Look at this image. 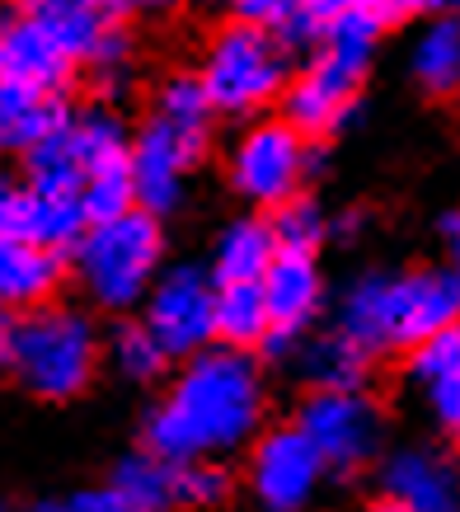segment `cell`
<instances>
[{"label": "cell", "instance_id": "40", "mask_svg": "<svg viewBox=\"0 0 460 512\" xmlns=\"http://www.w3.org/2000/svg\"><path fill=\"white\" fill-rule=\"evenodd\" d=\"M357 226H362V217H353V212H348V217H338V226H329V231H334V235H343V240H353V235H357Z\"/></svg>", "mask_w": 460, "mask_h": 512}, {"label": "cell", "instance_id": "1", "mask_svg": "<svg viewBox=\"0 0 460 512\" xmlns=\"http://www.w3.org/2000/svg\"><path fill=\"white\" fill-rule=\"evenodd\" d=\"M263 419V381L249 353L235 348H207L188 357L174 390L151 409L146 419V451L188 466V461H212L226 451L245 447Z\"/></svg>", "mask_w": 460, "mask_h": 512}, {"label": "cell", "instance_id": "2", "mask_svg": "<svg viewBox=\"0 0 460 512\" xmlns=\"http://www.w3.org/2000/svg\"><path fill=\"white\" fill-rule=\"evenodd\" d=\"M460 325V282L446 268L362 273L338 296V334L357 348H418L423 339Z\"/></svg>", "mask_w": 460, "mask_h": 512}, {"label": "cell", "instance_id": "5", "mask_svg": "<svg viewBox=\"0 0 460 512\" xmlns=\"http://www.w3.org/2000/svg\"><path fill=\"white\" fill-rule=\"evenodd\" d=\"M76 278L90 301H99L104 311H127L146 301L165 268V231L151 212L132 207L127 217L90 226L80 235V245L71 249Z\"/></svg>", "mask_w": 460, "mask_h": 512}, {"label": "cell", "instance_id": "35", "mask_svg": "<svg viewBox=\"0 0 460 512\" xmlns=\"http://www.w3.org/2000/svg\"><path fill=\"white\" fill-rule=\"evenodd\" d=\"M76 503V512H132V503H127L113 484H99V489H85V494L71 498Z\"/></svg>", "mask_w": 460, "mask_h": 512}, {"label": "cell", "instance_id": "20", "mask_svg": "<svg viewBox=\"0 0 460 512\" xmlns=\"http://www.w3.org/2000/svg\"><path fill=\"white\" fill-rule=\"evenodd\" d=\"M273 339V320H268V301H263L259 282H235V287H216V343L249 353Z\"/></svg>", "mask_w": 460, "mask_h": 512}, {"label": "cell", "instance_id": "42", "mask_svg": "<svg viewBox=\"0 0 460 512\" xmlns=\"http://www.w3.org/2000/svg\"><path fill=\"white\" fill-rule=\"evenodd\" d=\"M179 0H141V10H174Z\"/></svg>", "mask_w": 460, "mask_h": 512}, {"label": "cell", "instance_id": "27", "mask_svg": "<svg viewBox=\"0 0 460 512\" xmlns=\"http://www.w3.org/2000/svg\"><path fill=\"white\" fill-rule=\"evenodd\" d=\"M113 362H118V372L127 381H155V376L165 372L169 353L155 343V334L146 325H123L113 334Z\"/></svg>", "mask_w": 460, "mask_h": 512}, {"label": "cell", "instance_id": "30", "mask_svg": "<svg viewBox=\"0 0 460 512\" xmlns=\"http://www.w3.org/2000/svg\"><path fill=\"white\" fill-rule=\"evenodd\" d=\"M451 372H460V325L442 329V334H432L414 348V376L423 381V390L446 381Z\"/></svg>", "mask_w": 460, "mask_h": 512}, {"label": "cell", "instance_id": "36", "mask_svg": "<svg viewBox=\"0 0 460 512\" xmlns=\"http://www.w3.org/2000/svg\"><path fill=\"white\" fill-rule=\"evenodd\" d=\"M437 231H442L446 259H451V268H446V273L460 282V207H456V212H446V217L437 221Z\"/></svg>", "mask_w": 460, "mask_h": 512}, {"label": "cell", "instance_id": "45", "mask_svg": "<svg viewBox=\"0 0 460 512\" xmlns=\"http://www.w3.org/2000/svg\"><path fill=\"white\" fill-rule=\"evenodd\" d=\"M0 80H5V62H0Z\"/></svg>", "mask_w": 460, "mask_h": 512}, {"label": "cell", "instance_id": "31", "mask_svg": "<svg viewBox=\"0 0 460 512\" xmlns=\"http://www.w3.org/2000/svg\"><path fill=\"white\" fill-rule=\"evenodd\" d=\"M85 66L99 76V85H104V90H118V85L127 80V66H132V33L118 29V24H108V29L99 33L94 52L85 57Z\"/></svg>", "mask_w": 460, "mask_h": 512}, {"label": "cell", "instance_id": "41", "mask_svg": "<svg viewBox=\"0 0 460 512\" xmlns=\"http://www.w3.org/2000/svg\"><path fill=\"white\" fill-rule=\"evenodd\" d=\"M33 512H76V503H71V498H66V503L62 498H47V503H38Z\"/></svg>", "mask_w": 460, "mask_h": 512}, {"label": "cell", "instance_id": "19", "mask_svg": "<svg viewBox=\"0 0 460 512\" xmlns=\"http://www.w3.org/2000/svg\"><path fill=\"white\" fill-rule=\"evenodd\" d=\"M15 15L33 19L38 29H47L66 47L71 62H85L99 43V33L108 29V19L94 10L90 0H15Z\"/></svg>", "mask_w": 460, "mask_h": 512}, {"label": "cell", "instance_id": "21", "mask_svg": "<svg viewBox=\"0 0 460 512\" xmlns=\"http://www.w3.org/2000/svg\"><path fill=\"white\" fill-rule=\"evenodd\" d=\"M409 71L428 94L460 90V19H428L409 47Z\"/></svg>", "mask_w": 460, "mask_h": 512}, {"label": "cell", "instance_id": "13", "mask_svg": "<svg viewBox=\"0 0 460 512\" xmlns=\"http://www.w3.org/2000/svg\"><path fill=\"white\" fill-rule=\"evenodd\" d=\"M71 118H76V109L66 104V94L19 85V80H0V151L29 156L33 146L62 137Z\"/></svg>", "mask_w": 460, "mask_h": 512}, {"label": "cell", "instance_id": "10", "mask_svg": "<svg viewBox=\"0 0 460 512\" xmlns=\"http://www.w3.org/2000/svg\"><path fill=\"white\" fill-rule=\"evenodd\" d=\"M324 461L301 428H277L249 456V489L268 512H301L320 494Z\"/></svg>", "mask_w": 460, "mask_h": 512}, {"label": "cell", "instance_id": "44", "mask_svg": "<svg viewBox=\"0 0 460 512\" xmlns=\"http://www.w3.org/2000/svg\"><path fill=\"white\" fill-rule=\"evenodd\" d=\"M0 348H5V325H0Z\"/></svg>", "mask_w": 460, "mask_h": 512}, {"label": "cell", "instance_id": "28", "mask_svg": "<svg viewBox=\"0 0 460 512\" xmlns=\"http://www.w3.org/2000/svg\"><path fill=\"white\" fill-rule=\"evenodd\" d=\"M230 494V475L212 461H188V466H174V503H188V508H212Z\"/></svg>", "mask_w": 460, "mask_h": 512}, {"label": "cell", "instance_id": "32", "mask_svg": "<svg viewBox=\"0 0 460 512\" xmlns=\"http://www.w3.org/2000/svg\"><path fill=\"white\" fill-rule=\"evenodd\" d=\"M29 207H33L29 184L19 174H0V235L29 240Z\"/></svg>", "mask_w": 460, "mask_h": 512}, {"label": "cell", "instance_id": "17", "mask_svg": "<svg viewBox=\"0 0 460 512\" xmlns=\"http://www.w3.org/2000/svg\"><path fill=\"white\" fill-rule=\"evenodd\" d=\"M277 259V240L273 226L263 217H240L230 221L226 231L216 235L212 245V273L216 287H235V282H263L268 264Z\"/></svg>", "mask_w": 460, "mask_h": 512}, {"label": "cell", "instance_id": "37", "mask_svg": "<svg viewBox=\"0 0 460 512\" xmlns=\"http://www.w3.org/2000/svg\"><path fill=\"white\" fill-rule=\"evenodd\" d=\"M362 10H371V15L381 19H404V15H414L418 10V0H362Z\"/></svg>", "mask_w": 460, "mask_h": 512}, {"label": "cell", "instance_id": "12", "mask_svg": "<svg viewBox=\"0 0 460 512\" xmlns=\"http://www.w3.org/2000/svg\"><path fill=\"white\" fill-rule=\"evenodd\" d=\"M263 301H268V320L273 334H301V329L320 315L324 306V278L315 254H296V249H277V259L263 273Z\"/></svg>", "mask_w": 460, "mask_h": 512}, {"label": "cell", "instance_id": "18", "mask_svg": "<svg viewBox=\"0 0 460 512\" xmlns=\"http://www.w3.org/2000/svg\"><path fill=\"white\" fill-rule=\"evenodd\" d=\"M353 99L357 94L338 90L334 80H324L320 71H301L292 76L287 94H282V123H292L301 137H329L353 118Z\"/></svg>", "mask_w": 460, "mask_h": 512}, {"label": "cell", "instance_id": "46", "mask_svg": "<svg viewBox=\"0 0 460 512\" xmlns=\"http://www.w3.org/2000/svg\"><path fill=\"white\" fill-rule=\"evenodd\" d=\"M0 512H5V508H0Z\"/></svg>", "mask_w": 460, "mask_h": 512}, {"label": "cell", "instance_id": "39", "mask_svg": "<svg viewBox=\"0 0 460 512\" xmlns=\"http://www.w3.org/2000/svg\"><path fill=\"white\" fill-rule=\"evenodd\" d=\"M418 10H428L432 19H460V0H418Z\"/></svg>", "mask_w": 460, "mask_h": 512}, {"label": "cell", "instance_id": "43", "mask_svg": "<svg viewBox=\"0 0 460 512\" xmlns=\"http://www.w3.org/2000/svg\"><path fill=\"white\" fill-rule=\"evenodd\" d=\"M371 512H404V508H399V503H390V498H385V503H376V508H371Z\"/></svg>", "mask_w": 460, "mask_h": 512}, {"label": "cell", "instance_id": "16", "mask_svg": "<svg viewBox=\"0 0 460 512\" xmlns=\"http://www.w3.org/2000/svg\"><path fill=\"white\" fill-rule=\"evenodd\" d=\"M66 259L52 249L19 240V235H0V311H38L47 296L62 287Z\"/></svg>", "mask_w": 460, "mask_h": 512}, {"label": "cell", "instance_id": "22", "mask_svg": "<svg viewBox=\"0 0 460 512\" xmlns=\"http://www.w3.org/2000/svg\"><path fill=\"white\" fill-rule=\"evenodd\" d=\"M367 348H357L348 334H315V339L301 348V376H306L315 390H362V376H367Z\"/></svg>", "mask_w": 460, "mask_h": 512}, {"label": "cell", "instance_id": "9", "mask_svg": "<svg viewBox=\"0 0 460 512\" xmlns=\"http://www.w3.org/2000/svg\"><path fill=\"white\" fill-rule=\"evenodd\" d=\"M207 146L198 141H188L184 132H174L165 127L160 118H146L137 127V137H132V193H137V207L141 212H151L155 221L174 212L179 202H184V184H188V170L202 160Z\"/></svg>", "mask_w": 460, "mask_h": 512}, {"label": "cell", "instance_id": "24", "mask_svg": "<svg viewBox=\"0 0 460 512\" xmlns=\"http://www.w3.org/2000/svg\"><path fill=\"white\" fill-rule=\"evenodd\" d=\"M108 484L132 503V512H165L169 503H174V466L160 461V456H151V451L123 456Z\"/></svg>", "mask_w": 460, "mask_h": 512}, {"label": "cell", "instance_id": "8", "mask_svg": "<svg viewBox=\"0 0 460 512\" xmlns=\"http://www.w3.org/2000/svg\"><path fill=\"white\" fill-rule=\"evenodd\" d=\"M296 428L306 433L310 447L320 451L324 466L334 470L367 466L376 447H381V414L362 390H315L301 404Z\"/></svg>", "mask_w": 460, "mask_h": 512}, {"label": "cell", "instance_id": "38", "mask_svg": "<svg viewBox=\"0 0 460 512\" xmlns=\"http://www.w3.org/2000/svg\"><path fill=\"white\" fill-rule=\"evenodd\" d=\"M90 5L104 19H123V15H132V10H141V0H90Z\"/></svg>", "mask_w": 460, "mask_h": 512}, {"label": "cell", "instance_id": "7", "mask_svg": "<svg viewBox=\"0 0 460 512\" xmlns=\"http://www.w3.org/2000/svg\"><path fill=\"white\" fill-rule=\"evenodd\" d=\"M155 343L169 357H198L216 339V278L202 264H169L160 268L151 296H146V320Z\"/></svg>", "mask_w": 460, "mask_h": 512}, {"label": "cell", "instance_id": "25", "mask_svg": "<svg viewBox=\"0 0 460 512\" xmlns=\"http://www.w3.org/2000/svg\"><path fill=\"white\" fill-rule=\"evenodd\" d=\"M33 193H57V198H80V165L71 156V146H66V132L62 137L43 141V146H33L29 156H24V174H19Z\"/></svg>", "mask_w": 460, "mask_h": 512}, {"label": "cell", "instance_id": "6", "mask_svg": "<svg viewBox=\"0 0 460 512\" xmlns=\"http://www.w3.org/2000/svg\"><path fill=\"white\" fill-rule=\"evenodd\" d=\"M310 174V146L292 123L263 118L230 146V188L254 207H282L301 193Z\"/></svg>", "mask_w": 460, "mask_h": 512}, {"label": "cell", "instance_id": "26", "mask_svg": "<svg viewBox=\"0 0 460 512\" xmlns=\"http://www.w3.org/2000/svg\"><path fill=\"white\" fill-rule=\"evenodd\" d=\"M268 226H273L277 249H296V254H315V245L329 235V221H324L320 202H310L306 193H296L292 202L273 207Z\"/></svg>", "mask_w": 460, "mask_h": 512}, {"label": "cell", "instance_id": "11", "mask_svg": "<svg viewBox=\"0 0 460 512\" xmlns=\"http://www.w3.org/2000/svg\"><path fill=\"white\" fill-rule=\"evenodd\" d=\"M385 498L404 512H460V470L432 447H399L381 470Z\"/></svg>", "mask_w": 460, "mask_h": 512}, {"label": "cell", "instance_id": "29", "mask_svg": "<svg viewBox=\"0 0 460 512\" xmlns=\"http://www.w3.org/2000/svg\"><path fill=\"white\" fill-rule=\"evenodd\" d=\"M357 5H362V0H301L296 19L277 33V43L287 47V52H292V47H306V43H320V33L329 29V24H338L348 10H357Z\"/></svg>", "mask_w": 460, "mask_h": 512}, {"label": "cell", "instance_id": "34", "mask_svg": "<svg viewBox=\"0 0 460 512\" xmlns=\"http://www.w3.org/2000/svg\"><path fill=\"white\" fill-rule=\"evenodd\" d=\"M428 400H432V414H437V423H446V428L460 437V372H451L446 381L428 386Z\"/></svg>", "mask_w": 460, "mask_h": 512}, {"label": "cell", "instance_id": "33", "mask_svg": "<svg viewBox=\"0 0 460 512\" xmlns=\"http://www.w3.org/2000/svg\"><path fill=\"white\" fill-rule=\"evenodd\" d=\"M230 5H235L240 24H254L268 33H282L301 10V0H230Z\"/></svg>", "mask_w": 460, "mask_h": 512}, {"label": "cell", "instance_id": "4", "mask_svg": "<svg viewBox=\"0 0 460 512\" xmlns=\"http://www.w3.org/2000/svg\"><path fill=\"white\" fill-rule=\"evenodd\" d=\"M207 94L212 113L226 118H254L273 109L292 85V52L277 43V33L254 29V24H226L212 33L202 52V66L193 71Z\"/></svg>", "mask_w": 460, "mask_h": 512}, {"label": "cell", "instance_id": "23", "mask_svg": "<svg viewBox=\"0 0 460 512\" xmlns=\"http://www.w3.org/2000/svg\"><path fill=\"white\" fill-rule=\"evenodd\" d=\"M151 118H160L165 127H174V132H184L188 141H198V146H207V137H212V104H207V94H202L198 76H169L165 85H160V94H155V109Z\"/></svg>", "mask_w": 460, "mask_h": 512}, {"label": "cell", "instance_id": "3", "mask_svg": "<svg viewBox=\"0 0 460 512\" xmlns=\"http://www.w3.org/2000/svg\"><path fill=\"white\" fill-rule=\"evenodd\" d=\"M15 381L38 400H71L90 386L99 362V334L71 306H38L5 325V348Z\"/></svg>", "mask_w": 460, "mask_h": 512}, {"label": "cell", "instance_id": "14", "mask_svg": "<svg viewBox=\"0 0 460 512\" xmlns=\"http://www.w3.org/2000/svg\"><path fill=\"white\" fill-rule=\"evenodd\" d=\"M0 62H5V80L38 85L52 94H66V85L76 76V62L66 57V47L24 15L0 19Z\"/></svg>", "mask_w": 460, "mask_h": 512}, {"label": "cell", "instance_id": "15", "mask_svg": "<svg viewBox=\"0 0 460 512\" xmlns=\"http://www.w3.org/2000/svg\"><path fill=\"white\" fill-rule=\"evenodd\" d=\"M376 43H381V19L357 5V10H348L338 24H329V29L320 33L315 57H310V71H320L324 80H334L338 90L357 94L371 71Z\"/></svg>", "mask_w": 460, "mask_h": 512}]
</instances>
